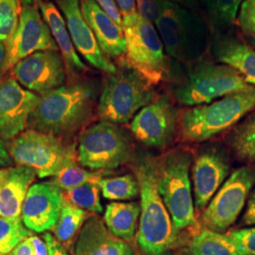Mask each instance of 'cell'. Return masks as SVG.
I'll return each mask as SVG.
<instances>
[{"instance_id": "cell-24", "label": "cell", "mask_w": 255, "mask_h": 255, "mask_svg": "<svg viewBox=\"0 0 255 255\" xmlns=\"http://www.w3.org/2000/svg\"><path fill=\"white\" fill-rule=\"evenodd\" d=\"M140 214V202L114 201L107 205L103 220L113 235L128 241L135 236Z\"/></svg>"}, {"instance_id": "cell-43", "label": "cell", "mask_w": 255, "mask_h": 255, "mask_svg": "<svg viewBox=\"0 0 255 255\" xmlns=\"http://www.w3.org/2000/svg\"><path fill=\"white\" fill-rule=\"evenodd\" d=\"M12 159L7 150L6 146L0 137V167H7L12 164Z\"/></svg>"}, {"instance_id": "cell-48", "label": "cell", "mask_w": 255, "mask_h": 255, "mask_svg": "<svg viewBox=\"0 0 255 255\" xmlns=\"http://www.w3.org/2000/svg\"><path fill=\"white\" fill-rule=\"evenodd\" d=\"M188 1V3H189V7H190V9H194V8H196L197 6H198V4H197V1L196 0H187Z\"/></svg>"}, {"instance_id": "cell-25", "label": "cell", "mask_w": 255, "mask_h": 255, "mask_svg": "<svg viewBox=\"0 0 255 255\" xmlns=\"http://www.w3.org/2000/svg\"><path fill=\"white\" fill-rule=\"evenodd\" d=\"M187 255H242L227 236L204 229L193 237L186 250Z\"/></svg>"}, {"instance_id": "cell-28", "label": "cell", "mask_w": 255, "mask_h": 255, "mask_svg": "<svg viewBox=\"0 0 255 255\" xmlns=\"http://www.w3.org/2000/svg\"><path fill=\"white\" fill-rule=\"evenodd\" d=\"M229 142L239 159L255 163V114L234 128Z\"/></svg>"}, {"instance_id": "cell-20", "label": "cell", "mask_w": 255, "mask_h": 255, "mask_svg": "<svg viewBox=\"0 0 255 255\" xmlns=\"http://www.w3.org/2000/svg\"><path fill=\"white\" fill-rule=\"evenodd\" d=\"M83 17L92 29L102 52L118 58L127 52L124 29L101 9L95 0H80Z\"/></svg>"}, {"instance_id": "cell-29", "label": "cell", "mask_w": 255, "mask_h": 255, "mask_svg": "<svg viewBox=\"0 0 255 255\" xmlns=\"http://www.w3.org/2000/svg\"><path fill=\"white\" fill-rule=\"evenodd\" d=\"M66 201L75 206L93 213L103 211L101 202V188L98 182H87L64 193Z\"/></svg>"}, {"instance_id": "cell-18", "label": "cell", "mask_w": 255, "mask_h": 255, "mask_svg": "<svg viewBox=\"0 0 255 255\" xmlns=\"http://www.w3.org/2000/svg\"><path fill=\"white\" fill-rule=\"evenodd\" d=\"M230 171L228 157L217 147L203 149L196 157L192 167V179L194 185V199L196 208L204 209Z\"/></svg>"}, {"instance_id": "cell-44", "label": "cell", "mask_w": 255, "mask_h": 255, "mask_svg": "<svg viewBox=\"0 0 255 255\" xmlns=\"http://www.w3.org/2000/svg\"><path fill=\"white\" fill-rule=\"evenodd\" d=\"M198 6H201L202 9L207 12L210 20L212 18L214 11V0H196Z\"/></svg>"}, {"instance_id": "cell-33", "label": "cell", "mask_w": 255, "mask_h": 255, "mask_svg": "<svg viewBox=\"0 0 255 255\" xmlns=\"http://www.w3.org/2000/svg\"><path fill=\"white\" fill-rule=\"evenodd\" d=\"M244 0H214V11L211 24L216 30L231 26L237 17Z\"/></svg>"}, {"instance_id": "cell-7", "label": "cell", "mask_w": 255, "mask_h": 255, "mask_svg": "<svg viewBox=\"0 0 255 255\" xmlns=\"http://www.w3.org/2000/svg\"><path fill=\"white\" fill-rule=\"evenodd\" d=\"M127 43V63L152 84L164 80L167 73L164 46L152 23L134 12L123 17Z\"/></svg>"}, {"instance_id": "cell-26", "label": "cell", "mask_w": 255, "mask_h": 255, "mask_svg": "<svg viewBox=\"0 0 255 255\" xmlns=\"http://www.w3.org/2000/svg\"><path fill=\"white\" fill-rule=\"evenodd\" d=\"M87 219L88 214L85 210L75 206L64 198L60 217L52 229L56 239L63 244L69 245Z\"/></svg>"}, {"instance_id": "cell-6", "label": "cell", "mask_w": 255, "mask_h": 255, "mask_svg": "<svg viewBox=\"0 0 255 255\" xmlns=\"http://www.w3.org/2000/svg\"><path fill=\"white\" fill-rule=\"evenodd\" d=\"M191 155L177 149L165 155L157 165L158 191L173 221L176 231L196 224L190 182Z\"/></svg>"}, {"instance_id": "cell-40", "label": "cell", "mask_w": 255, "mask_h": 255, "mask_svg": "<svg viewBox=\"0 0 255 255\" xmlns=\"http://www.w3.org/2000/svg\"><path fill=\"white\" fill-rule=\"evenodd\" d=\"M9 255H34V248L30 237L20 242Z\"/></svg>"}, {"instance_id": "cell-47", "label": "cell", "mask_w": 255, "mask_h": 255, "mask_svg": "<svg viewBox=\"0 0 255 255\" xmlns=\"http://www.w3.org/2000/svg\"><path fill=\"white\" fill-rule=\"evenodd\" d=\"M169 1H172V2H175V3H178V4L182 5V6L185 7V8L190 9V7H189V3H188V1H187V0H169Z\"/></svg>"}, {"instance_id": "cell-21", "label": "cell", "mask_w": 255, "mask_h": 255, "mask_svg": "<svg viewBox=\"0 0 255 255\" xmlns=\"http://www.w3.org/2000/svg\"><path fill=\"white\" fill-rule=\"evenodd\" d=\"M36 175L33 169L22 165L0 169V217L21 218L24 201Z\"/></svg>"}, {"instance_id": "cell-10", "label": "cell", "mask_w": 255, "mask_h": 255, "mask_svg": "<svg viewBox=\"0 0 255 255\" xmlns=\"http://www.w3.org/2000/svg\"><path fill=\"white\" fill-rule=\"evenodd\" d=\"M131 153L127 134L117 124L101 121L81 134L77 159L93 170H109L126 164Z\"/></svg>"}, {"instance_id": "cell-22", "label": "cell", "mask_w": 255, "mask_h": 255, "mask_svg": "<svg viewBox=\"0 0 255 255\" xmlns=\"http://www.w3.org/2000/svg\"><path fill=\"white\" fill-rule=\"evenodd\" d=\"M210 50L216 61L233 67L248 84L255 86V50L252 46L236 37L217 32L210 39Z\"/></svg>"}, {"instance_id": "cell-36", "label": "cell", "mask_w": 255, "mask_h": 255, "mask_svg": "<svg viewBox=\"0 0 255 255\" xmlns=\"http://www.w3.org/2000/svg\"><path fill=\"white\" fill-rule=\"evenodd\" d=\"M135 4L138 14L155 24L161 13L163 0H135Z\"/></svg>"}, {"instance_id": "cell-17", "label": "cell", "mask_w": 255, "mask_h": 255, "mask_svg": "<svg viewBox=\"0 0 255 255\" xmlns=\"http://www.w3.org/2000/svg\"><path fill=\"white\" fill-rule=\"evenodd\" d=\"M64 15L76 50L95 68L114 74L118 68L102 52L91 28L83 17L80 0H55Z\"/></svg>"}, {"instance_id": "cell-49", "label": "cell", "mask_w": 255, "mask_h": 255, "mask_svg": "<svg viewBox=\"0 0 255 255\" xmlns=\"http://www.w3.org/2000/svg\"><path fill=\"white\" fill-rule=\"evenodd\" d=\"M249 40L251 43L254 44V46H255V36H249Z\"/></svg>"}, {"instance_id": "cell-45", "label": "cell", "mask_w": 255, "mask_h": 255, "mask_svg": "<svg viewBox=\"0 0 255 255\" xmlns=\"http://www.w3.org/2000/svg\"><path fill=\"white\" fill-rule=\"evenodd\" d=\"M5 57H6V47L3 46V43L0 42V70L3 68Z\"/></svg>"}, {"instance_id": "cell-19", "label": "cell", "mask_w": 255, "mask_h": 255, "mask_svg": "<svg viewBox=\"0 0 255 255\" xmlns=\"http://www.w3.org/2000/svg\"><path fill=\"white\" fill-rule=\"evenodd\" d=\"M75 255H137V253L126 240L113 235L104 220L93 215L86 219L78 235Z\"/></svg>"}, {"instance_id": "cell-37", "label": "cell", "mask_w": 255, "mask_h": 255, "mask_svg": "<svg viewBox=\"0 0 255 255\" xmlns=\"http://www.w3.org/2000/svg\"><path fill=\"white\" fill-rule=\"evenodd\" d=\"M110 17L123 28V16L116 0H95Z\"/></svg>"}, {"instance_id": "cell-15", "label": "cell", "mask_w": 255, "mask_h": 255, "mask_svg": "<svg viewBox=\"0 0 255 255\" xmlns=\"http://www.w3.org/2000/svg\"><path fill=\"white\" fill-rule=\"evenodd\" d=\"M39 96L25 90L14 79L0 82V137L14 139L27 127Z\"/></svg>"}, {"instance_id": "cell-1", "label": "cell", "mask_w": 255, "mask_h": 255, "mask_svg": "<svg viewBox=\"0 0 255 255\" xmlns=\"http://www.w3.org/2000/svg\"><path fill=\"white\" fill-rule=\"evenodd\" d=\"M96 91L88 83L63 85L39 96L27 127L52 136L68 135L92 117Z\"/></svg>"}, {"instance_id": "cell-9", "label": "cell", "mask_w": 255, "mask_h": 255, "mask_svg": "<svg viewBox=\"0 0 255 255\" xmlns=\"http://www.w3.org/2000/svg\"><path fill=\"white\" fill-rule=\"evenodd\" d=\"M250 86L241 74L227 64L204 63L197 65L187 80L174 89V97L180 104L194 107Z\"/></svg>"}, {"instance_id": "cell-46", "label": "cell", "mask_w": 255, "mask_h": 255, "mask_svg": "<svg viewBox=\"0 0 255 255\" xmlns=\"http://www.w3.org/2000/svg\"><path fill=\"white\" fill-rule=\"evenodd\" d=\"M40 1H46V0H20L22 5H28V6H31V5H36L37 6L38 2H40Z\"/></svg>"}, {"instance_id": "cell-12", "label": "cell", "mask_w": 255, "mask_h": 255, "mask_svg": "<svg viewBox=\"0 0 255 255\" xmlns=\"http://www.w3.org/2000/svg\"><path fill=\"white\" fill-rule=\"evenodd\" d=\"M36 5H23L18 26L6 46L3 71L38 51H59L49 27Z\"/></svg>"}, {"instance_id": "cell-3", "label": "cell", "mask_w": 255, "mask_h": 255, "mask_svg": "<svg viewBox=\"0 0 255 255\" xmlns=\"http://www.w3.org/2000/svg\"><path fill=\"white\" fill-rule=\"evenodd\" d=\"M155 26L169 57L181 62L200 59L210 47L204 20L182 5L163 0L162 10Z\"/></svg>"}, {"instance_id": "cell-5", "label": "cell", "mask_w": 255, "mask_h": 255, "mask_svg": "<svg viewBox=\"0 0 255 255\" xmlns=\"http://www.w3.org/2000/svg\"><path fill=\"white\" fill-rule=\"evenodd\" d=\"M255 108V86L222 97L219 101L194 106L181 120L185 139L203 142L236 125Z\"/></svg>"}, {"instance_id": "cell-16", "label": "cell", "mask_w": 255, "mask_h": 255, "mask_svg": "<svg viewBox=\"0 0 255 255\" xmlns=\"http://www.w3.org/2000/svg\"><path fill=\"white\" fill-rule=\"evenodd\" d=\"M64 192L52 182L32 184L24 201L21 218L29 231L45 233L54 228L64 203Z\"/></svg>"}, {"instance_id": "cell-38", "label": "cell", "mask_w": 255, "mask_h": 255, "mask_svg": "<svg viewBox=\"0 0 255 255\" xmlns=\"http://www.w3.org/2000/svg\"><path fill=\"white\" fill-rule=\"evenodd\" d=\"M242 225L253 226L255 225V188L250 195L247 203V209L241 220Z\"/></svg>"}, {"instance_id": "cell-41", "label": "cell", "mask_w": 255, "mask_h": 255, "mask_svg": "<svg viewBox=\"0 0 255 255\" xmlns=\"http://www.w3.org/2000/svg\"><path fill=\"white\" fill-rule=\"evenodd\" d=\"M116 2L123 17L136 12L135 0H116Z\"/></svg>"}, {"instance_id": "cell-4", "label": "cell", "mask_w": 255, "mask_h": 255, "mask_svg": "<svg viewBox=\"0 0 255 255\" xmlns=\"http://www.w3.org/2000/svg\"><path fill=\"white\" fill-rule=\"evenodd\" d=\"M154 100L152 83L126 62L104 83L98 115L101 121L125 124Z\"/></svg>"}, {"instance_id": "cell-23", "label": "cell", "mask_w": 255, "mask_h": 255, "mask_svg": "<svg viewBox=\"0 0 255 255\" xmlns=\"http://www.w3.org/2000/svg\"><path fill=\"white\" fill-rule=\"evenodd\" d=\"M37 6L49 27L51 34L59 47V51L64 59L65 67L71 73L82 72L85 69V64L82 63L81 57L74 46L63 13L53 2L47 0L38 2Z\"/></svg>"}, {"instance_id": "cell-35", "label": "cell", "mask_w": 255, "mask_h": 255, "mask_svg": "<svg viewBox=\"0 0 255 255\" xmlns=\"http://www.w3.org/2000/svg\"><path fill=\"white\" fill-rule=\"evenodd\" d=\"M237 22L248 36H255V0H244L238 10Z\"/></svg>"}, {"instance_id": "cell-42", "label": "cell", "mask_w": 255, "mask_h": 255, "mask_svg": "<svg viewBox=\"0 0 255 255\" xmlns=\"http://www.w3.org/2000/svg\"><path fill=\"white\" fill-rule=\"evenodd\" d=\"M30 238L34 248V255H49L45 240L38 237H30Z\"/></svg>"}, {"instance_id": "cell-27", "label": "cell", "mask_w": 255, "mask_h": 255, "mask_svg": "<svg viewBox=\"0 0 255 255\" xmlns=\"http://www.w3.org/2000/svg\"><path fill=\"white\" fill-rule=\"evenodd\" d=\"M98 183L103 197L110 201H130L140 195L136 177L129 174L114 178H101Z\"/></svg>"}, {"instance_id": "cell-30", "label": "cell", "mask_w": 255, "mask_h": 255, "mask_svg": "<svg viewBox=\"0 0 255 255\" xmlns=\"http://www.w3.org/2000/svg\"><path fill=\"white\" fill-rule=\"evenodd\" d=\"M102 173L91 172L80 167L76 161L65 164L53 176L52 182L60 189L68 191L87 182H99Z\"/></svg>"}, {"instance_id": "cell-11", "label": "cell", "mask_w": 255, "mask_h": 255, "mask_svg": "<svg viewBox=\"0 0 255 255\" xmlns=\"http://www.w3.org/2000/svg\"><path fill=\"white\" fill-rule=\"evenodd\" d=\"M255 185V166L234 171L206 206L201 222L205 229L223 233L237 220Z\"/></svg>"}, {"instance_id": "cell-14", "label": "cell", "mask_w": 255, "mask_h": 255, "mask_svg": "<svg viewBox=\"0 0 255 255\" xmlns=\"http://www.w3.org/2000/svg\"><path fill=\"white\" fill-rule=\"evenodd\" d=\"M12 75L19 84L41 95L63 86L65 64L59 51H38L15 64Z\"/></svg>"}, {"instance_id": "cell-31", "label": "cell", "mask_w": 255, "mask_h": 255, "mask_svg": "<svg viewBox=\"0 0 255 255\" xmlns=\"http://www.w3.org/2000/svg\"><path fill=\"white\" fill-rule=\"evenodd\" d=\"M29 237L30 232L24 225L22 218L0 217V255H9L20 242Z\"/></svg>"}, {"instance_id": "cell-2", "label": "cell", "mask_w": 255, "mask_h": 255, "mask_svg": "<svg viewBox=\"0 0 255 255\" xmlns=\"http://www.w3.org/2000/svg\"><path fill=\"white\" fill-rule=\"evenodd\" d=\"M158 163L143 159L136 166L141 214L137 243L145 255H166L177 240V231L158 191Z\"/></svg>"}, {"instance_id": "cell-8", "label": "cell", "mask_w": 255, "mask_h": 255, "mask_svg": "<svg viewBox=\"0 0 255 255\" xmlns=\"http://www.w3.org/2000/svg\"><path fill=\"white\" fill-rule=\"evenodd\" d=\"M9 153L15 164L33 169L39 178L54 176L77 159L74 145H66L59 137L33 129L15 137L9 145Z\"/></svg>"}, {"instance_id": "cell-32", "label": "cell", "mask_w": 255, "mask_h": 255, "mask_svg": "<svg viewBox=\"0 0 255 255\" xmlns=\"http://www.w3.org/2000/svg\"><path fill=\"white\" fill-rule=\"evenodd\" d=\"M20 0H0V42L7 43L18 26Z\"/></svg>"}, {"instance_id": "cell-34", "label": "cell", "mask_w": 255, "mask_h": 255, "mask_svg": "<svg viewBox=\"0 0 255 255\" xmlns=\"http://www.w3.org/2000/svg\"><path fill=\"white\" fill-rule=\"evenodd\" d=\"M242 255H255V227L232 230L226 234Z\"/></svg>"}, {"instance_id": "cell-39", "label": "cell", "mask_w": 255, "mask_h": 255, "mask_svg": "<svg viewBox=\"0 0 255 255\" xmlns=\"http://www.w3.org/2000/svg\"><path fill=\"white\" fill-rule=\"evenodd\" d=\"M44 240L48 249L49 255H68L63 244H61L52 235L46 233L44 235Z\"/></svg>"}, {"instance_id": "cell-13", "label": "cell", "mask_w": 255, "mask_h": 255, "mask_svg": "<svg viewBox=\"0 0 255 255\" xmlns=\"http://www.w3.org/2000/svg\"><path fill=\"white\" fill-rule=\"evenodd\" d=\"M177 117L170 98L163 95L137 113L131 119L130 130L145 146L161 148L172 140Z\"/></svg>"}]
</instances>
